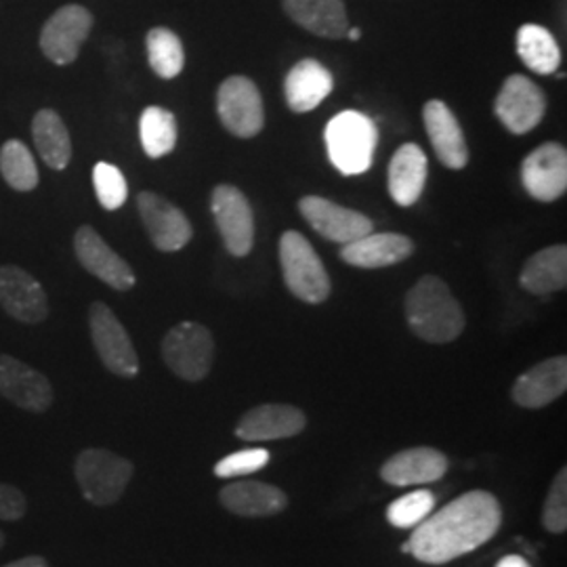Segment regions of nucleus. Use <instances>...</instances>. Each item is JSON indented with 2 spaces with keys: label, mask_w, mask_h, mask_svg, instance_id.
Returning a JSON list of instances; mask_svg holds the SVG:
<instances>
[{
  "label": "nucleus",
  "mask_w": 567,
  "mask_h": 567,
  "mask_svg": "<svg viewBox=\"0 0 567 567\" xmlns=\"http://www.w3.org/2000/svg\"><path fill=\"white\" fill-rule=\"evenodd\" d=\"M567 389V358L557 355L529 368L513 385V402L538 410L559 400Z\"/></svg>",
  "instance_id": "aec40b11"
},
{
  "label": "nucleus",
  "mask_w": 567,
  "mask_h": 567,
  "mask_svg": "<svg viewBox=\"0 0 567 567\" xmlns=\"http://www.w3.org/2000/svg\"><path fill=\"white\" fill-rule=\"evenodd\" d=\"M501 524L503 508L498 501L487 492L473 489L423 519L402 548L426 566H444L486 545Z\"/></svg>",
  "instance_id": "f257e3e1"
},
{
  "label": "nucleus",
  "mask_w": 567,
  "mask_h": 567,
  "mask_svg": "<svg viewBox=\"0 0 567 567\" xmlns=\"http://www.w3.org/2000/svg\"><path fill=\"white\" fill-rule=\"evenodd\" d=\"M93 185L97 200L105 210H118L128 198V185L121 168L110 163H97L93 168Z\"/></svg>",
  "instance_id": "72a5a7b5"
},
{
  "label": "nucleus",
  "mask_w": 567,
  "mask_h": 567,
  "mask_svg": "<svg viewBox=\"0 0 567 567\" xmlns=\"http://www.w3.org/2000/svg\"><path fill=\"white\" fill-rule=\"evenodd\" d=\"M344 37H349L351 41H360V39H362V30H360V28H349Z\"/></svg>",
  "instance_id": "ea45409f"
},
{
  "label": "nucleus",
  "mask_w": 567,
  "mask_h": 567,
  "mask_svg": "<svg viewBox=\"0 0 567 567\" xmlns=\"http://www.w3.org/2000/svg\"><path fill=\"white\" fill-rule=\"evenodd\" d=\"M332 89L334 79L330 70L311 58L299 61L284 81L286 103L297 114L313 112L332 93Z\"/></svg>",
  "instance_id": "5701e85b"
},
{
  "label": "nucleus",
  "mask_w": 567,
  "mask_h": 567,
  "mask_svg": "<svg viewBox=\"0 0 567 567\" xmlns=\"http://www.w3.org/2000/svg\"><path fill=\"white\" fill-rule=\"evenodd\" d=\"M519 282L536 297L564 290L567 286L566 244H555L532 255L522 269Z\"/></svg>",
  "instance_id": "bb28decb"
},
{
  "label": "nucleus",
  "mask_w": 567,
  "mask_h": 567,
  "mask_svg": "<svg viewBox=\"0 0 567 567\" xmlns=\"http://www.w3.org/2000/svg\"><path fill=\"white\" fill-rule=\"evenodd\" d=\"M137 208L152 244L163 252L182 250L194 236V227L183 215L182 208L168 203L161 194L142 192L137 196Z\"/></svg>",
  "instance_id": "f8f14e48"
},
{
  "label": "nucleus",
  "mask_w": 567,
  "mask_h": 567,
  "mask_svg": "<svg viewBox=\"0 0 567 567\" xmlns=\"http://www.w3.org/2000/svg\"><path fill=\"white\" fill-rule=\"evenodd\" d=\"M147 47V60L152 70L164 79H177L182 74L183 65H185V51H183L179 37L168 30V28H154L147 32L145 39Z\"/></svg>",
  "instance_id": "7c9ffc66"
},
{
  "label": "nucleus",
  "mask_w": 567,
  "mask_h": 567,
  "mask_svg": "<svg viewBox=\"0 0 567 567\" xmlns=\"http://www.w3.org/2000/svg\"><path fill=\"white\" fill-rule=\"evenodd\" d=\"M32 137L42 161L53 171H63L72 161V140L55 110H41L32 121Z\"/></svg>",
  "instance_id": "cd10ccee"
},
{
  "label": "nucleus",
  "mask_w": 567,
  "mask_h": 567,
  "mask_svg": "<svg viewBox=\"0 0 567 567\" xmlns=\"http://www.w3.org/2000/svg\"><path fill=\"white\" fill-rule=\"evenodd\" d=\"M93 28V16L82 4H65L58 9L42 28L41 49L47 60L70 65L79 58L82 44Z\"/></svg>",
  "instance_id": "9b49d317"
},
{
  "label": "nucleus",
  "mask_w": 567,
  "mask_h": 567,
  "mask_svg": "<svg viewBox=\"0 0 567 567\" xmlns=\"http://www.w3.org/2000/svg\"><path fill=\"white\" fill-rule=\"evenodd\" d=\"M425 152L416 143H404L389 164V194L400 206H412L421 198L426 185Z\"/></svg>",
  "instance_id": "b1692460"
},
{
  "label": "nucleus",
  "mask_w": 567,
  "mask_h": 567,
  "mask_svg": "<svg viewBox=\"0 0 567 567\" xmlns=\"http://www.w3.org/2000/svg\"><path fill=\"white\" fill-rule=\"evenodd\" d=\"M217 112L225 128L243 140L264 131L265 112L257 84L246 76H229L217 93Z\"/></svg>",
  "instance_id": "6e6552de"
},
{
  "label": "nucleus",
  "mask_w": 567,
  "mask_h": 567,
  "mask_svg": "<svg viewBox=\"0 0 567 567\" xmlns=\"http://www.w3.org/2000/svg\"><path fill=\"white\" fill-rule=\"evenodd\" d=\"M414 252V243L402 234H365L353 243L343 244L341 259L362 269H381L402 264Z\"/></svg>",
  "instance_id": "4be33fe9"
},
{
  "label": "nucleus",
  "mask_w": 567,
  "mask_h": 567,
  "mask_svg": "<svg viewBox=\"0 0 567 567\" xmlns=\"http://www.w3.org/2000/svg\"><path fill=\"white\" fill-rule=\"evenodd\" d=\"M219 503L240 517H269L284 511L288 498L280 487L265 482H238L219 492Z\"/></svg>",
  "instance_id": "a878e982"
},
{
  "label": "nucleus",
  "mask_w": 567,
  "mask_h": 567,
  "mask_svg": "<svg viewBox=\"0 0 567 567\" xmlns=\"http://www.w3.org/2000/svg\"><path fill=\"white\" fill-rule=\"evenodd\" d=\"M4 543H7V538H4V532H0V548L4 547Z\"/></svg>",
  "instance_id": "a19ab883"
},
{
  "label": "nucleus",
  "mask_w": 567,
  "mask_h": 567,
  "mask_svg": "<svg viewBox=\"0 0 567 567\" xmlns=\"http://www.w3.org/2000/svg\"><path fill=\"white\" fill-rule=\"evenodd\" d=\"M405 322L426 343H452L465 330V311L442 278L425 276L405 297Z\"/></svg>",
  "instance_id": "f03ea898"
},
{
  "label": "nucleus",
  "mask_w": 567,
  "mask_h": 567,
  "mask_svg": "<svg viewBox=\"0 0 567 567\" xmlns=\"http://www.w3.org/2000/svg\"><path fill=\"white\" fill-rule=\"evenodd\" d=\"M307 425L303 410L288 404H265L248 410L236 426L244 442H274L295 437Z\"/></svg>",
  "instance_id": "a211bd4d"
},
{
  "label": "nucleus",
  "mask_w": 567,
  "mask_h": 567,
  "mask_svg": "<svg viewBox=\"0 0 567 567\" xmlns=\"http://www.w3.org/2000/svg\"><path fill=\"white\" fill-rule=\"evenodd\" d=\"M543 524L550 534H564L567 529V471L561 468L548 489Z\"/></svg>",
  "instance_id": "c9c22d12"
},
{
  "label": "nucleus",
  "mask_w": 567,
  "mask_h": 567,
  "mask_svg": "<svg viewBox=\"0 0 567 567\" xmlns=\"http://www.w3.org/2000/svg\"><path fill=\"white\" fill-rule=\"evenodd\" d=\"M299 210L305 221L330 243L349 244L374 231L372 219L322 196H305L299 203Z\"/></svg>",
  "instance_id": "4468645a"
},
{
  "label": "nucleus",
  "mask_w": 567,
  "mask_h": 567,
  "mask_svg": "<svg viewBox=\"0 0 567 567\" xmlns=\"http://www.w3.org/2000/svg\"><path fill=\"white\" fill-rule=\"evenodd\" d=\"M496 567H529V564L522 555H507L496 564Z\"/></svg>",
  "instance_id": "58836bf2"
},
{
  "label": "nucleus",
  "mask_w": 567,
  "mask_h": 567,
  "mask_svg": "<svg viewBox=\"0 0 567 567\" xmlns=\"http://www.w3.org/2000/svg\"><path fill=\"white\" fill-rule=\"evenodd\" d=\"M2 567H51L49 566V561L41 557V555H30V557H23V559H18V561H11V564H7V566Z\"/></svg>",
  "instance_id": "4c0bfd02"
},
{
  "label": "nucleus",
  "mask_w": 567,
  "mask_h": 567,
  "mask_svg": "<svg viewBox=\"0 0 567 567\" xmlns=\"http://www.w3.org/2000/svg\"><path fill=\"white\" fill-rule=\"evenodd\" d=\"M28 511V501L20 487L0 484V522H20Z\"/></svg>",
  "instance_id": "e433bc0d"
},
{
  "label": "nucleus",
  "mask_w": 567,
  "mask_h": 567,
  "mask_svg": "<svg viewBox=\"0 0 567 567\" xmlns=\"http://www.w3.org/2000/svg\"><path fill=\"white\" fill-rule=\"evenodd\" d=\"M163 360L171 372L183 381H203L215 360V341L210 330L196 322L173 326L163 339Z\"/></svg>",
  "instance_id": "423d86ee"
},
{
  "label": "nucleus",
  "mask_w": 567,
  "mask_h": 567,
  "mask_svg": "<svg viewBox=\"0 0 567 567\" xmlns=\"http://www.w3.org/2000/svg\"><path fill=\"white\" fill-rule=\"evenodd\" d=\"M423 122H425L426 135L431 140V145H433L440 163L447 168H454V171L465 168L468 163L465 133L446 103L440 102V100H431L425 103Z\"/></svg>",
  "instance_id": "6ab92c4d"
},
{
  "label": "nucleus",
  "mask_w": 567,
  "mask_h": 567,
  "mask_svg": "<svg viewBox=\"0 0 567 567\" xmlns=\"http://www.w3.org/2000/svg\"><path fill=\"white\" fill-rule=\"evenodd\" d=\"M519 60L536 74H555L561 65V51L555 37L538 23H526L517 32Z\"/></svg>",
  "instance_id": "c85d7f7f"
},
{
  "label": "nucleus",
  "mask_w": 567,
  "mask_h": 567,
  "mask_svg": "<svg viewBox=\"0 0 567 567\" xmlns=\"http://www.w3.org/2000/svg\"><path fill=\"white\" fill-rule=\"evenodd\" d=\"M89 328L102 364L116 377L133 379L140 374V358L126 328L105 303L89 307Z\"/></svg>",
  "instance_id": "0eeeda50"
},
{
  "label": "nucleus",
  "mask_w": 567,
  "mask_h": 567,
  "mask_svg": "<svg viewBox=\"0 0 567 567\" xmlns=\"http://www.w3.org/2000/svg\"><path fill=\"white\" fill-rule=\"evenodd\" d=\"M74 250L82 267L89 274H93L97 280L107 284L110 288L124 292V290H131L137 282L128 264L105 244L91 225L79 227L74 236Z\"/></svg>",
  "instance_id": "f3484780"
},
{
  "label": "nucleus",
  "mask_w": 567,
  "mask_h": 567,
  "mask_svg": "<svg viewBox=\"0 0 567 567\" xmlns=\"http://www.w3.org/2000/svg\"><path fill=\"white\" fill-rule=\"evenodd\" d=\"M435 507V494L429 489H414L402 498L393 501L386 508V519L395 527H416L431 515Z\"/></svg>",
  "instance_id": "473e14b6"
},
{
  "label": "nucleus",
  "mask_w": 567,
  "mask_h": 567,
  "mask_svg": "<svg viewBox=\"0 0 567 567\" xmlns=\"http://www.w3.org/2000/svg\"><path fill=\"white\" fill-rule=\"evenodd\" d=\"M496 118L513 135H526L534 131L547 114V97L543 89L522 74L508 76L496 102Z\"/></svg>",
  "instance_id": "1a4fd4ad"
},
{
  "label": "nucleus",
  "mask_w": 567,
  "mask_h": 567,
  "mask_svg": "<svg viewBox=\"0 0 567 567\" xmlns=\"http://www.w3.org/2000/svg\"><path fill=\"white\" fill-rule=\"evenodd\" d=\"M447 471V458L435 447H410L393 454L381 466V477L391 486L405 487L440 482Z\"/></svg>",
  "instance_id": "412c9836"
},
{
  "label": "nucleus",
  "mask_w": 567,
  "mask_h": 567,
  "mask_svg": "<svg viewBox=\"0 0 567 567\" xmlns=\"http://www.w3.org/2000/svg\"><path fill=\"white\" fill-rule=\"evenodd\" d=\"M280 264L286 288L305 303H324L330 297V278L324 264L303 234L286 231L280 238Z\"/></svg>",
  "instance_id": "39448f33"
},
{
  "label": "nucleus",
  "mask_w": 567,
  "mask_h": 567,
  "mask_svg": "<svg viewBox=\"0 0 567 567\" xmlns=\"http://www.w3.org/2000/svg\"><path fill=\"white\" fill-rule=\"evenodd\" d=\"M0 395L21 410L42 414L53 404L51 381L18 358L0 353Z\"/></svg>",
  "instance_id": "dca6fc26"
},
{
  "label": "nucleus",
  "mask_w": 567,
  "mask_h": 567,
  "mask_svg": "<svg viewBox=\"0 0 567 567\" xmlns=\"http://www.w3.org/2000/svg\"><path fill=\"white\" fill-rule=\"evenodd\" d=\"M269 463V452L264 447H248L234 452L229 456H225L224 461H219L215 465V475L221 480H231V477H243L261 471Z\"/></svg>",
  "instance_id": "f704fd0d"
},
{
  "label": "nucleus",
  "mask_w": 567,
  "mask_h": 567,
  "mask_svg": "<svg viewBox=\"0 0 567 567\" xmlns=\"http://www.w3.org/2000/svg\"><path fill=\"white\" fill-rule=\"evenodd\" d=\"M0 305L23 324H41L49 316V299L41 282L16 265L0 267Z\"/></svg>",
  "instance_id": "2eb2a0df"
},
{
  "label": "nucleus",
  "mask_w": 567,
  "mask_h": 567,
  "mask_svg": "<svg viewBox=\"0 0 567 567\" xmlns=\"http://www.w3.org/2000/svg\"><path fill=\"white\" fill-rule=\"evenodd\" d=\"M210 210L225 248L234 257H246L255 244V215L243 192L234 185H217L210 196Z\"/></svg>",
  "instance_id": "9d476101"
},
{
  "label": "nucleus",
  "mask_w": 567,
  "mask_h": 567,
  "mask_svg": "<svg viewBox=\"0 0 567 567\" xmlns=\"http://www.w3.org/2000/svg\"><path fill=\"white\" fill-rule=\"evenodd\" d=\"M140 137L143 152L158 161L168 156L177 145V118L171 110L161 105H150L143 110L140 118Z\"/></svg>",
  "instance_id": "c756f323"
},
{
  "label": "nucleus",
  "mask_w": 567,
  "mask_h": 567,
  "mask_svg": "<svg viewBox=\"0 0 567 567\" xmlns=\"http://www.w3.org/2000/svg\"><path fill=\"white\" fill-rule=\"evenodd\" d=\"M522 183L534 200L553 203L567 189V152L559 143H543L522 164Z\"/></svg>",
  "instance_id": "ddd939ff"
},
{
  "label": "nucleus",
  "mask_w": 567,
  "mask_h": 567,
  "mask_svg": "<svg viewBox=\"0 0 567 567\" xmlns=\"http://www.w3.org/2000/svg\"><path fill=\"white\" fill-rule=\"evenodd\" d=\"M0 175L16 192H32L39 185V166L20 140H9L0 147Z\"/></svg>",
  "instance_id": "2f4dec72"
},
{
  "label": "nucleus",
  "mask_w": 567,
  "mask_h": 567,
  "mask_svg": "<svg viewBox=\"0 0 567 567\" xmlns=\"http://www.w3.org/2000/svg\"><path fill=\"white\" fill-rule=\"evenodd\" d=\"M135 466L105 447H86L74 461V477L84 501L95 507L116 505L128 486Z\"/></svg>",
  "instance_id": "20e7f679"
},
{
  "label": "nucleus",
  "mask_w": 567,
  "mask_h": 567,
  "mask_svg": "<svg viewBox=\"0 0 567 567\" xmlns=\"http://www.w3.org/2000/svg\"><path fill=\"white\" fill-rule=\"evenodd\" d=\"M284 11L307 32L322 39H343L349 30L343 0H284Z\"/></svg>",
  "instance_id": "393cba45"
},
{
  "label": "nucleus",
  "mask_w": 567,
  "mask_h": 567,
  "mask_svg": "<svg viewBox=\"0 0 567 567\" xmlns=\"http://www.w3.org/2000/svg\"><path fill=\"white\" fill-rule=\"evenodd\" d=\"M324 142L332 166L347 177H353L372 166L379 131L374 121L362 112L347 110L328 122Z\"/></svg>",
  "instance_id": "7ed1b4c3"
}]
</instances>
